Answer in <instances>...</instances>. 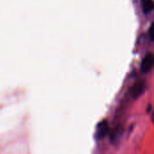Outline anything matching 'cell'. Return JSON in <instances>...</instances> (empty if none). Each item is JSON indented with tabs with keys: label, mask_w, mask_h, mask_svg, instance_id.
<instances>
[{
	"label": "cell",
	"mask_w": 154,
	"mask_h": 154,
	"mask_svg": "<svg viewBox=\"0 0 154 154\" xmlns=\"http://www.w3.org/2000/svg\"><path fill=\"white\" fill-rule=\"evenodd\" d=\"M108 132V124L106 121H102L100 124H98L97 127V139H102L104 138Z\"/></svg>",
	"instance_id": "3"
},
{
	"label": "cell",
	"mask_w": 154,
	"mask_h": 154,
	"mask_svg": "<svg viewBox=\"0 0 154 154\" xmlns=\"http://www.w3.org/2000/svg\"><path fill=\"white\" fill-rule=\"evenodd\" d=\"M154 66V55L152 53H149L147 54L143 61H142V64H141V69H142V71L144 72V73H147L149 71H151L152 69Z\"/></svg>",
	"instance_id": "1"
},
{
	"label": "cell",
	"mask_w": 154,
	"mask_h": 154,
	"mask_svg": "<svg viewBox=\"0 0 154 154\" xmlns=\"http://www.w3.org/2000/svg\"><path fill=\"white\" fill-rule=\"evenodd\" d=\"M149 36L152 41H154V23L151 25L150 30H149Z\"/></svg>",
	"instance_id": "5"
},
{
	"label": "cell",
	"mask_w": 154,
	"mask_h": 154,
	"mask_svg": "<svg viewBox=\"0 0 154 154\" xmlns=\"http://www.w3.org/2000/svg\"><path fill=\"white\" fill-rule=\"evenodd\" d=\"M146 85L143 81H137L130 89V94L134 98H137L145 91Z\"/></svg>",
	"instance_id": "2"
},
{
	"label": "cell",
	"mask_w": 154,
	"mask_h": 154,
	"mask_svg": "<svg viewBox=\"0 0 154 154\" xmlns=\"http://www.w3.org/2000/svg\"><path fill=\"white\" fill-rule=\"evenodd\" d=\"M142 2V7L143 11L145 14H148L152 12L154 8V2L152 0H141Z\"/></svg>",
	"instance_id": "4"
}]
</instances>
